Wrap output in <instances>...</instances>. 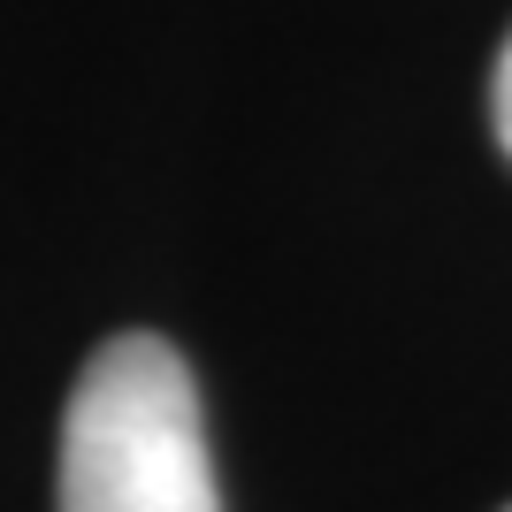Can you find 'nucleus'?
Listing matches in <instances>:
<instances>
[{
  "instance_id": "obj_1",
  "label": "nucleus",
  "mask_w": 512,
  "mask_h": 512,
  "mask_svg": "<svg viewBox=\"0 0 512 512\" xmlns=\"http://www.w3.org/2000/svg\"><path fill=\"white\" fill-rule=\"evenodd\" d=\"M62 512H222L199 383L153 329L85 360L62 421Z\"/></svg>"
},
{
  "instance_id": "obj_2",
  "label": "nucleus",
  "mask_w": 512,
  "mask_h": 512,
  "mask_svg": "<svg viewBox=\"0 0 512 512\" xmlns=\"http://www.w3.org/2000/svg\"><path fill=\"white\" fill-rule=\"evenodd\" d=\"M490 123H497V146L512 153V39L497 54V77H490Z\"/></svg>"
},
{
  "instance_id": "obj_3",
  "label": "nucleus",
  "mask_w": 512,
  "mask_h": 512,
  "mask_svg": "<svg viewBox=\"0 0 512 512\" xmlns=\"http://www.w3.org/2000/svg\"><path fill=\"white\" fill-rule=\"evenodd\" d=\"M505 512H512V505H505Z\"/></svg>"
}]
</instances>
